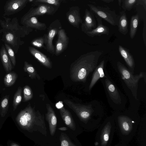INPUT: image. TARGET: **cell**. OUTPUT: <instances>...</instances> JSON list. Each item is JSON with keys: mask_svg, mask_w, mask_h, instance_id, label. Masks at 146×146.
I'll list each match as a JSON object with an SVG mask.
<instances>
[{"mask_svg": "<svg viewBox=\"0 0 146 146\" xmlns=\"http://www.w3.org/2000/svg\"><path fill=\"white\" fill-rule=\"evenodd\" d=\"M119 52L124 59L126 63L132 71H133L135 67V61L132 55L129 50L121 45L119 46Z\"/></svg>", "mask_w": 146, "mask_h": 146, "instance_id": "obj_24", "label": "cell"}, {"mask_svg": "<svg viewBox=\"0 0 146 146\" xmlns=\"http://www.w3.org/2000/svg\"><path fill=\"white\" fill-rule=\"evenodd\" d=\"M133 137L135 138V141L137 146H146L145 123H141L139 124Z\"/></svg>", "mask_w": 146, "mask_h": 146, "instance_id": "obj_20", "label": "cell"}, {"mask_svg": "<svg viewBox=\"0 0 146 146\" xmlns=\"http://www.w3.org/2000/svg\"><path fill=\"white\" fill-rule=\"evenodd\" d=\"M96 27V23L94 13L86 9L84 17V22L82 23L81 30L84 33L90 31Z\"/></svg>", "mask_w": 146, "mask_h": 146, "instance_id": "obj_14", "label": "cell"}, {"mask_svg": "<svg viewBox=\"0 0 146 146\" xmlns=\"http://www.w3.org/2000/svg\"><path fill=\"white\" fill-rule=\"evenodd\" d=\"M5 46L8 55L13 65L15 66L16 64V60L14 52L12 48L7 44L5 43Z\"/></svg>", "mask_w": 146, "mask_h": 146, "instance_id": "obj_37", "label": "cell"}, {"mask_svg": "<svg viewBox=\"0 0 146 146\" xmlns=\"http://www.w3.org/2000/svg\"><path fill=\"white\" fill-rule=\"evenodd\" d=\"M46 34H44L42 36L37 38L33 40L31 44L33 46L39 48L45 47L44 44H46Z\"/></svg>", "mask_w": 146, "mask_h": 146, "instance_id": "obj_31", "label": "cell"}, {"mask_svg": "<svg viewBox=\"0 0 146 146\" xmlns=\"http://www.w3.org/2000/svg\"><path fill=\"white\" fill-rule=\"evenodd\" d=\"M143 27L142 36L145 46H146V19L145 17L144 20Z\"/></svg>", "mask_w": 146, "mask_h": 146, "instance_id": "obj_38", "label": "cell"}, {"mask_svg": "<svg viewBox=\"0 0 146 146\" xmlns=\"http://www.w3.org/2000/svg\"><path fill=\"white\" fill-rule=\"evenodd\" d=\"M62 1L60 0H35L33 3L34 4H44L59 7Z\"/></svg>", "mask_w": 146, "mask_h": 146, "instance_id": "obj_33", "label": "cell"}, {"mask_svg": "<svg viewBox=\"0 0 146 146\" xmlns=\"http://www.w3.org/2000/svg\"><path fill=\"white\" fill-rule=\"evenodd\" d=\"M16 121L21 128L29 132H39L44 135H47L44 115L32 108L30 103L17 115Z\"/></svg>", "mask_w": 146, "mask_h": 146, "instance_id": "obj_2", "label": "cell"}, {"mask_svg": "<svg viewBox=\"0 0 146 146\" xmlns=\"http://www.w3.org/2000/svg\"><path fill=\"white\" fill-rule=\"evenodd\" d=\"M114 122L120 142L128 145L135 135L139 121L128 115H121L116 117Z\"/></svg>", "mask_w": 146, "mask_h": 146, "instance_id": "obj_3", "label": "cell"}, {"mask_svg": "<svg viewBox=\"0 0 146 146\" xmlns=\"http://www.w3.org/2000/svg\"><path fill=\"white\" fill-rule=\"evenodd\" d=\"M29 50L30 53L44 66L49 68H52V63L46 55L32 46H29Z\"/></svg>", "mask_w": 146, "mask_h": 146, "instance_id": "obj_19", "label": "cell"}, {"mask_svg": "<svg viewBox=\"0 0 146 146\" xmlns=\"http://www.w3.org/2000/svg\"><path fill=\"white\" fill-rule=\"evenodd\" d=\"M118 1L119 5L120 7L121 6V3L122 2V0H118Z\"/></svg>", "mask_w": 146, "mask_h": 146, "instance_id": "obj_44", "label": "cell"}, {"mask_svg": "<svg viewBox=\"0 0 146 146\" xmlns=\"http://www.w3.org/2000/svg\"><path fill=\"white\" fill-rule=\"evenodd\" d=\"M5 21L0 20L1 25L2 28L8 30L20 38H23L33 31V29L25 26H21L18 23L17 18L13 19L11 21L10 18L3 16Z\"/></svg>", "mask_w": 146, "mask_h": 146, "instance_id": "obj_8", "label": "cell"}, {"mask_svg": "<svg viewBox=\"0 0 146 146\" xmlns=\"http://www.w3.org/2000/svg\"><path fill=\"white\" fill-rule=\"evenodd\" d=\"M24 95L23 101L26 102L31 100L33 97V93L31 88L28 85H26L23 88Z\"/></svg>", "mask_w": 146, "mask_h": 146, "instance_id": "obj_36", "label": "cell"}, {"mask_svg": "<svg viewBox=\"0 0 146 146\" xmlns=\"http://www.w3.org/2000/svg\"><path fill=\"white\" fill-rule=\"evenodd\" d=\"M117 66L122 80L137 100L138 83L140 79L145 77V73L141 72L138 74L133 75L120 61L117 62Z\"/></svg>", "mask_w": 146, "mask_h": 146, "instance_id": "obj_6", "label": "cell"}, {"mask_svg": "<svg viewBox=\"0 0 146 146\" xmlns=\"http://www.w3.org/2000/svg\"><path fill=\"white\" fill-rule=\"evenodd\" d=\"M9 106V96H6L1 101L0 105V113L2 117H4L8 110Z\"/></svg>", "mask_w": 146, "mask_h": 146, "instance_id": "obj_30", "label": "cell"}, {"mask_svg": "<svg viewBox=\"0 0 146 146\" xmlns=\"http://www.w3.org/2000/svg\"><path fill=\"white\" fill-rule=\"evenodd\" d=\"M118 24L119 32L123 35H125L128 32V22L126 14L123 11L120 13Z\"/></svg>", "mask_w": 146, "mask_h": 146, "instance_id": "obj_26", "label": "cell"}, {"mask_svg": "<svg viewBox=\"0 0 146 146\" xmlns=\"http://www.w3.org/2000/svg\"><path fill=\"white\" fill-rule=\"evenodd\" d=\"M104 60H102L95 69L89 85V90H90L92 88L100 78L106 77L105 75L104 71Z\"/></svg>", "mask_w": 146, "mask_h": 146, "instance_id": "obj_22", "label": "cell"}, {"mask_svg": "<svg viewBox=\"0 0 146 146\" xmlns=\"http://www.w3.org/2000/svg\"><path fill=\"white\" fill-rule=\"evenodd\" d=\"M66 15L69 23L74 27L79 29L80 24L83 22L79 7L78 6L71 7L66 13Z\"/></svg>", "mask_w": 146, "mask_h": 146, "instance_id": "obj_12", "label": "cell"}, {"mask_svg": "<svg viewBox=\"0 0 146 146\" xmlns=\"http://www.w3.org/2000/svg\"><path fill=\"white\" fill-rule=\"evenodd\" d=\"M58 129L60 130L63 131L67 130L68 128L66 127H63L58 128Z\"/></svg>", "mask_w": 146, "mask_h": 146, "instance_id": "obj_41", "label": "cell"}, {"mask_svg": "<svg viewBox=\"0 0 146 146\" xmlns=\"http://www.w3.org/2000/svg\"><path fill=\"white\" fill-rule=\"evenodd\" d=\"M139 21V17L136 14L131 16L130 22L129 36L132 39L135 36L137 29Z\"/></svg>", "mask_w": 146, "mask_h": 146, "instance_id": "obj_27", "label": "cell"}, {"mask_svg": "<svg viewBox=\"0 0 146 146\" xmlns=\"http://www.w3.org/2000/svg\"><path fill=\"white\" fill-rule=\"evenodd\" d=\"M105 84L106 89L111 100L116 104H121V97L115 86L108 78L105 79Z\"/></svg>", "mask_w": 146, "mask_h": 146, "instance_id": "obj_18", "label": "cell"}, {"mask_svg": "<svg viewBox=\"0 0 146 146\" xmlns=\"http://www.w3.org/2000/svg\"><path fill=\"white\" fill-rule=\"evenodd\" d=\"M137 0H122L121 7L125 10L130 11L137 3Z\"/></svg>", "mask_w": 146, "mask_h": 146, "instance_id": "obj_35", "label": "cell"}, {"mask_svg": "<svg viewBox=\"0 0 146 146\" xmlns=\"http://www.w3.org/2000/svg\"><path fill=\"white\" fill-rule=\"evenodd\" d=\"M17 78V75L14 72L7 74L4 78V83L7 87H9L14 84Z\"/></svg>", "mask_w": 146, "mask_h": 146, "instance_id": "obj_29", "label": "cell"}, {"mask_svg": "<svg viewBox=\"0 0 146 146\" xmlns=\"http://www.w3.org/2000/svg\"><path fill=\"white\" fill-rule=\"evenodd\" d=\"M60 140L61 146H77L71 141L67 135L64 133H62L61 134Z\"/></svg>", "mask_w": 146, "mask_h": 146, "instance_id": "obj_34", "label": "cell"}, {"mask_svg": "<svg viewBox=\"0 0 146 146\" xmlns=\"http://www.w3.org/2000/svg\"><path fill=\"white\" fill-rule=\"evenodd\" d=\"M114 146H128L126 144L120 142L119 143L115 145Z\"/></svg>", "mask_w": 146, "mask_h": 146, "instance_id": "obj_40", "label": "cell"}, {"mask_svg": "<svg viewBox=\"0 0 146 146\" xmlns=\"http://www.w3.org/2000/svg\"><path fill=\"white\" fill-rule=\"evenodd\" d=\"M57 34L58 38L56 43L54 54L56 56L59 55L66 50L69 40L64 29H60Z\"/></svg>", "mask_w": 146, "mask_h": 146, "instance_id": "obj_13", "label": "cell"}, {"mask_svg": "<svg viewBox=\"0 0 146 146\" xmlns=\"http://www.w3.org/2000/svg\"><path fill=\"white\" fill-rule=\"evenodd\" d=\"M47 112L46 118L48 122L50 134L53 136L56 129L57 119L55 113L52 108L49 104H46Z\"/></svg>", "mask_w": 146, "mask_h": 146, "instance_id": "obj_16", "label": "cell"}, {"mask_svg": "<svg viewBox=\"0 0 146 146\" xmlns=\"http://www.w3.org/2000/svg\"><path fill=\"white\" fill-rule=\"evenodd\" d=\"M104 2L107 3H110L114 1V0H102Z\"/></svg>", "mask_w": 146, "mask_h": 146, "instance_id": "obj_43", "label": "cell"}, {"mask_svg": "<svg viewBox=\"0 0 146 146\" xmlns=\"http://www.w3.org/2000/svg\"><path fill=\"white\" fill-rule=\"evenodd\" d=\"M97 21L96 27L92 31L84 33L88 36L93 37L95 36H101L102 35H108L109 34V29L108 27L104 25L102 21V19L95 15Z\"/></svg>", "mask_w": 146, "mask_h": 146, "instance_id": "obj_17", "label": "cell"}, {"mask_svg": "<svg viewBox=\"0 0 146 146\" xmlns=\"http://www.w3.org/2000/svg\"><path fill=\"white\" fill-rule=\"evenodd\" d=\"M137 5H141L143 7L144 10L146 11V0H137L136 3Z\"/></svg>", "mask_w": 146, "mask_h": 146, "instance_id": "obj_39", "label": "cell"}, {"mask_svg": "<svg viewBox=\"0 0 146 146\" xmlns=\"http://www.w3.org/2000/svg\"><path fill=\"white\" fill-rule=\"evenodd\" d=\"M23 69L25 72L28 73L31 79H36L37 78L39 80L40 79V76L37 74L33 66L26 61L24 62Z\"/></svg>", "mask_w": 146, "mask_h": 146, "instance_id": "obj_28", "label": "cell"}, {"mask_svg": "<svg viewBox=\"0 0 146 146\" xmlns=\"http://www.w3.org/2000/svg\"><path fill=\"white\" fill-rule=\"evenodd\" d=\"M102 52L98 50L81 55L72 63L70 69V77L74 82H86L89 74L96 68Z\"/></svg>", "mask_w": 146, "mask_h": 146, "instance_id": "obj_1", "label": "cell"}, {"mask_svg": "<svg viewBox=\"0 0 146 146\" xmlns=\"http://www.w3.org/2000/svg\"><path fill=\"white\" fill-rule=\"evenodd\" d=\"M0 32H2V40L7 43L13 47L22 45L24 44V42L21 40V38L17 36L11 32L4 29H2Z\"/></svg>", "mask_w": 146, "mask_h": 146, "instance_id": "obj_15", "label": "cell"}, {"mask_svg": "<svg viewBox=\"0 0 146 146\" xmlns=\"http://www.w3.org/2000/svg\"><path fill=\"white\" fill-rule=\"evenodd\" d=\"M90 11L96 15L103 19L113 26H118L119 15L114 11L110 10L108 7H102L88 4Z\"/></svg>", "mask_w": 146, "mask_h": 146, "instance_id": "obj_7", "label": "cell"}, {"mask_svg": "<svg viewBox=\"0 0 146 146\" xmlns=\"http://www.w3.org/2000/svg\"><path fill=\"white\" fill-rule=\"evenodd\" d=\"M11 146H19L16 143H12L11 144Z\"/></svg>", "mask_w": 146, "mask_h": 146, "instance_id": "obj_45", "label": "cell"}, {"mask_svg": "<svg viewBox=\"0 0 146 146\" xmlns=\"http://www.w3.org/2000/svg\"><path fill=\"white\" fill-rule=\"evenodd\" d=\"M98 129L95 136V145L110 146L115 132L114 120L111 118L105 120Z\"/></svg>", "mask_w": 146, "mask_h": 146, "instance_id": "obj_5", "label": "cell"}, {"mask_svg": "<svg viewBox=\"0 0 146 146\" xmlns=\"http://www.w3.org/2000/svg\"><path fill=\"white\" fill-rule=\"evenodd\" d=\"M29 0H9L4 7L3 16H9L16 13L25 7Z\"/></svg>", "mask_w": 146, "mask_h": 146, "instance_id": "obj_11", "label": "cell"}, {"mask_svg": "<svg viewBox=\"0 0 146 146\" xmlns=\"http://www.w3.org/2000/svg\"><path fill=\"white\" fill-rule=\"evenodd\" d=\"M21 24L28 28L40 31L45 30L47 28L46 25L44 23L39 22L36 17H31Z\"/></svg>", "mask_w": 146, "mask_h": 146, "instance_id": "obj_21", "label": "cell"}, {"mask_svg": "<svg viewBox=\"0 0 146 146\" xmlns=\"http://www.w3.org/2000/svg\"><path fill=\"white\" fill-rule=\"evenodd\" d=\"M35 8L31 7L21 18V23L32 17L44 15H52L58 10V7L44 4H39Z\"/></svg>", "mask_w": 146, "mask_h": 146, "instance_id": "obj_9", "label": "cell"}, {"mask_svg": "<svg viewBox=\"0 0 146 146\" xmlns=\"http://www.w3.org/2000/svg\"><path fill=\"white\" fill-rule=\"evenodd\" d=\"M59 111L66 125L71 129L74 131L76 128V125L70 112L63 107L60 109Z\"/></svg>", "mask_w": 146, "mask_h": 146, "instance_id": "obj_23", "label": "cell"}, {"mask_svg": "<svg viewBox=\"0 0 146 146\" xmlns=\"http://www.w3.org/2000/svg\"><path fill=\"white\" fill-rule=\"evenodd\" d=\"M63 102L76 113L81 121L87 126L89 130L93 131L99 127L101 124L92 117L94 111L91 105L76 104L67 99L64 100Z\"/></svg>", "mask_w": 146, "mask_h": 146, "instance_id": "obj_4", "label": "cell"}, {"mask_svg": "<svg viewBox=\"0 0 146 146\" xmlns=\"http://www.w3.org/2000/svg\"><path fill=\"white\" fill-rule=\"evenodd\" d=\"M22 88L21 87L18 88L17 91L15 94L13 102V110L14 111L17 109L18 105L21 102L22 99Z\"/></svg>", "mask_w": 146, "mask_h": 146, "instance_id": "obj_32", "label": "cell"}, {"mask_svg": "<svg viewBox=\"0 0 146 146\" xmlns=\"http://www.w3.org/2000/svg\"><path fill=\"white\" fill-rule=\"evenodd\" d=\"M56 106L59 108H60L62 107H63V105H62V103H58L56 104Z\"/></svg>", "mask_w": 146, "mask_h": 146, "instance_id": "obj_42", "label": "cell"}, {"mask_svg": "<svg viewBox=\"0 0 146 146\" xmlns=\"http://www.w3.org/2000/svg\"><path fill=\"white\" fill-rule=\"evenodd\" d=\"M0 57L2 64L6 71H11L13 69L11 62L5 47L3 44L0 50Z\"/></svg>", "mask_w": 146, "mask_h": 146, "instance_id": "obj_25", "label": "cell"}, {"mask_svg": "<svg viewBox=\"0 0 146 146\" xmlns=\"http://www.w3.org/2000/svg\"><path fill=\"white\" fill-rule=\"evenodd\" d=\"M61 23L58 19L53 21L50 25L46 34L45 49L49 53L55 54V49L53 44V39L58 31L62 28Z\"/></svg>", "mask_w": 146, "mask_h": 146, "instance_id": "obj_10", "label": "cell"}]
</instances>
